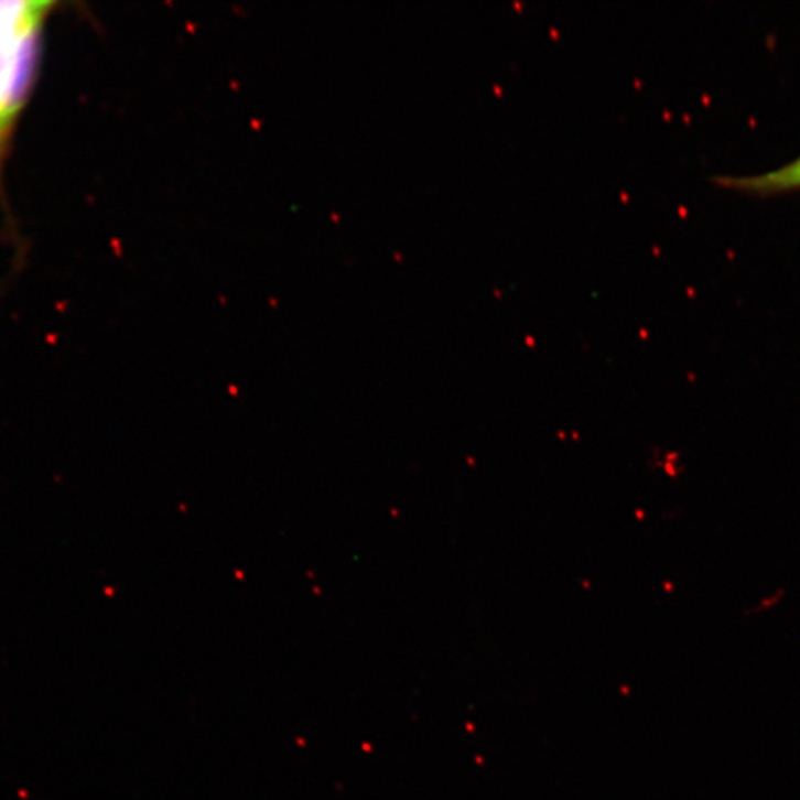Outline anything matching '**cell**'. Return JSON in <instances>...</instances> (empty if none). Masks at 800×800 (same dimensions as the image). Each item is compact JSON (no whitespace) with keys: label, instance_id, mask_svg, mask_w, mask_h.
<instances>
[{"label":"cell","instance_id":"6da1fadb","mask_svg":"<svg viewBox=\"0 0 800 800\" xmlns=\"http://www.w3.org/2000/svg\"><path fill=\"white\" fill-rule=\"evenodd\" d=\"M51 2H0V148L28 105Z\"/></svg>","mask_w":800,"mask_h":800},{"label":"cell","instance_id":"7a4b0ae2","mask_svg":"<svg viewBox=\"0 0 800 800\" xmlns=\"http://www.w3.org/2000/svg\"><path fill=\"white\" fill-rule=\"evenodd\" d=\"M725 187L734 188L752 195H780V193L800 191V158L790 162L789 165L769 171L767 174L753 176H738V179L720 180Z\"/></svg>","mask_w":800,"mask_h":800}]
</instances>
